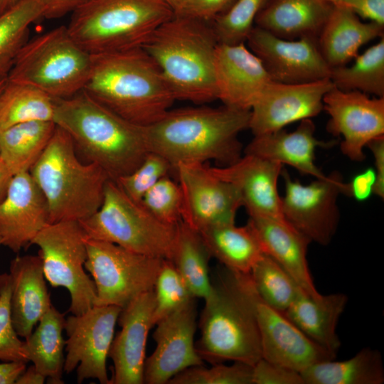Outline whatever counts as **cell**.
Listing matches in <instances>:
<instances>
[{"label": "cell", "mask_w": 384, "mask_h": 384, "mask_svg": "<svg viewBox=\"0 0 384 384\" xmlns=\"http://www.w3.org/2000/svg\"><path fill=\"white\" fill-rule=\"evenodd\" d=\"M20 0H0V16L13 8Z\"/></svg>", "instance_id": "cell-56"}, {"label": "cell", "mask_w": 384, "mask_h": 384, "mask_svg": "<svg viewBox=\"0 0 384 384\" xmlns=\"http://www.w3.org/2000/svg\"><path fill=\"white\" fill-rule=\"evenodd\" d=\"M79 223L87 238L152 257L171 259L178 224L160 221L112 179L106 183L100 208Z\"/></svg>", "instance_id": "cell-9"}, {"label": "cell", "mask_w": 384, "mask_h": 384, "mask_svg": "<svg viewBox=\"0 0 384 384\" xmlns=\"http://www.w3.org/2000/svg\"><path fill=\"white\" fill-rule=\"evenodd\" d=\"M374 158L376 180L373 193L383 199L384 198V136L371 140L366 146Z\"/></svg>", "instance_id": "cell-48"}, {"label": "cell", "mask_w": 384, "mask_h": 384, "mask_svg": "<svg viewBox=\"0 0 384 384\" xmlns=\"http://www.w3.org/2000/svg\"><path fill=\"white\" fill-rule=\"evenodd\" d=\"M121 309L114 305H95L65 319L68 339L63 370L68 374L76 369L78 383L94 378L102 384H110L107 359Z\"/></svg>", "instance_id": "cell-13"}, {"label": "cell", "mask_w": 384, "mask_h": 384, "mask_svg": "<svg viewBox=\"0 0 384 384\" xmlns=\"http://www.w3.org/2000/svg\"><path fill=\"white\" fill-rule=\"evenodd\" d=\"M43 7V18L55 19L72 14L88 0H38Z\"/></svg>", "instance_id": "cell-49"}, {"label": "cell", "mask_w": 384, "mask_h": 384, "mask_svg": "<svg viewBox=\"0 0 384 384\" xmlns=\"http://www.w3.org/2000/svg\"><path fill=\"white\" fill-rule=\"evenodd\" d=\"M55 100L26 84L6 80L0 95V130L29 121H53Z\"/></svg>", "instance_id": "cell-35"}, {"label": "cell", "mask_w": 384, "mask_h": 384, "mask_svg": "<svg viewBox=\"0 0 384 384\" xmlns=\"http://www.w3.org/2000/svg\"><path fill=\"white\" fill-rule=\"evenodd\" d=\"M86 235L79 221L47 224L32 240L39 247L45 278L53 287H63L70 293L68 311L81 314L95 305L96 288L85 272Z\"/></svg>", "instance_id": "cell-10"}, {"label": "cell", "mask_w": 384, "mask_h": 384, "mask_svg": "<svg viewBox=\"0 0 384 384\" xmlns=\"http://www.w3.org/2000/svg\"><path fill=\"white\" fill-rule=\"evenodd\" d=\"M55 127L53 121H29L0 130V158L13 175L30 171Z\"/></svg>", "instance_id": "cell-33"}, {"label": "cell", "mask_w": 384, "mask_h": 384, "mask_svg": "<svg viewBox=\"0 0 384 384\" xmlns=\"http://www.w3.org/2000/svg\"><path fill=\"white\" fill-rule=\"evenodd\" d=\"M11 294L10 274H0V360L27 363L28 360L25 351V342L19 338L11 322Z\"/></svg>", "instance_id": "cell-44"}, {"label": "cell", "mask_w": 384, "mask_h": 384, "mask_svg": "<svg viewBox=\"0 0 384 384\" xmlns=\"http://www.w3.org/2000/svg\"><path fill=\"white\" fill-rule=\"evenodd\" d=\"M53 122L87 162L97 164L113 181L132 172L149 152L145 127L112 112L83 90L55 100Z\"/></svg>", "instance_id": "cell-3"}, {"label": "cell", "mask_w": 384, "mask_h": 384, "mask_svg": "<svg viewBox=\"0 0 384 384\" xmlns=\"http://www.w3.org/2000/svg\"><path fill=\"white\" fill-rule=\"evenodd\" d=\"M315 124L311 119L300 121L297 129L288 132L284 129L254 136L244 149V154H252L289 165L303 175L320 178L325 174L315 163L316 148H330L335 140L323 141L315 137Z\"/></svg>", "instance_id": "cell-25"}, {"label": "cell", "mask_w": 384, "mask_h": 384, "mask_svg": "<svg viewBox=\"0 0 384 384\" xmlns=\"http://www.w3.org/2000/svg\"><path fill=\"white\" fill-rule=\"evenodd\" d=\"M333 6H345L353 10L361 0H325Z\"/></svg>", "instance_id": "cell-54"}, {"label": "cell", "mask_w": 384, "mask_h": 384, "mask_svg": "<svg viewBox=\"0 0 384 384\" xmlns=\"http://www.w3.org/2000/svg\"><path fill=\"white\" fill-rule=\"evenodd\" d=\"M384 37V26L363 22L351 9L334 6L318 37L319 49L331 68L346 65L363 45Z\"/></svg>", "instance_id": "cell-27"}, {"label": "cell", "mask_w": 384, "mask_h": 384, "mask_svg": "<svg viewBox=\"0 0 384 384\" xmlns=\"http://www.w3.org/2000/svg\"><path fill=\"white\" fill-rule=\"evenodd\" d=\"M210 258L200 233L182 220L178 223L171 260L196 298L206 299L213 292Z\"/></svg>", "instance_id": "cell-34"}, {"label": "cell", "mask_w": 384, "mask_h": 384, "mask_svg": "<svg viewBox=\"0 0 384 384\" xmlns=\"http://www.w3.org/2000/svg\"><path fill=\"white\" fill-rule=\"evenodd\" d=\"M2 245V241H1V239L0 238V245Z\"/></svg>", "instance_id": "cell-58"}, {"label": "cell", "mask_w": 384, "mask_h": 384, "mask_svg": "<svg viewBox=\"0 0 384 384\" xmlns=\"http://www.w3.org/2000/svg\"><path fill=\"white\" fill-rule=\"evenodd\" d=\"M216 100L223 105L250 110L272 80L260 60L245 46L218 43L214 57Z\"/></svg>", "instance_id": "cell-21"}, {"label": "cell", "mask_w": 384, "mask_h": 384, "mask_svg": "<svg viewBox=\"0 0 384 384\" xmlns=\"http://www.w3.org/2000/svg\"><path fill=\"white\" fill-rule=\"evenodd\" d=\"M83 91L112 112L143 127L159 119L176 100L159 68L142 48L92 55Z\"/></svg>", "instance_id": "cell-2"}, {"label": "cell", "mask_w": 384, "mask_h": 384, "mask_svg": "<svg viewBox=\"0 0 384 384\" xmlns=\"http://www.w3.org/2000/svg\"><path fill=\"white\" fill-rule=\"evenodd\" d=\"M304 384H383L384 366L381 353L370 347L343 361L329 359L300 372Z\"/></svg>", "instance_id": "cell-32"}, {"label": "cell", "mask_w": 384, "mask_h": 384, "mask_svg": "<svg viewBox=\"0 0 384 384\" xmlns=\"http://www.w3.org/2000/svg\"><path fill=\"white\" fill-rule=\"evenodd\" d=\"M375 180V170L372 168L367 169L346 183V196L353 197L358 201H366L373 193Z\"/></svg>", "instance_id": "cell-47"}, {"label": "cell", "mask_w": 384, "mask_h": 384, "mask_svg": "<svg viewBox=\"0 0 384 384\" xmlns=\"http://www.w3.org/2000/svg\"><path fill=\"white\" fill-rule=\"evenodd\" d=\"M171 171L174 169L165 158L149 151L132 172L115 181L129 198L141 202L144 194Z\"/></svg>", "instance_id": "cell-43"}, {"label": "cell", "mask_w": 384, "mask_h": 384, "mask_svg": "<svg viewBox=\"0 0 384 384\" xmlns=\"http://www.w3.org/2000/svg\"><path fill=\"white\" fill-rule=\"evenodd\" d=\"M284 218L311 242L326 246L332 240L339 223L338 198L347 193V184L337 171L304 185L282 168Z\"/></svg>", "instance_id": "cell-12"}, {"label": "cell", "mask_w": 384, "mask_h": 384, "mask_svg": "<svg viewBox=\"0 0 384 384\" xmlns=\"http://www.w3.org/2000/svg\"><path fill=\"white\" fill-rule=\"evenodd\" d=\"M65 314L52 305L40 319L36 330L24 341L28 361L48 379V383H64L62 376L65 361V340L63 337Z\"/></svg>", "instance_id": "cell-31"}, {"label": "cell", "mask_w": 384, "mask_h": 384, "mask_svg": "<svg viewBox=\"0 0 384 384\" xmlns=\"http://www.w3.org/2000/svg\"><path fill=\"white\" fill-rule=\"evenodd\" d=\"M247 223L264 253L277 262L305 294L319 297L321 294L314 285L306 257L311 241L284 218L250 217Z\"/></svg>", "instance_id": "cell-24"}, {"label": "cell", "mask_w": 384, "mask_h": 384, "mask_svg": "<svg viewBox=\"0 0 384 384\" xmlns=\"http://www.w3.org/2000/svg\"><path fill=\"white\" fill-rule=\"evenodd\" d=\"M347 303L348 296L343 293L314 298L299 289L284 314L311 341L336 356L341 346L337 325Z\"/></svg>", "instance_id": "cell-29"}, {"label": "cell", "mask_w": 384, "mask_h": 384, "mask_svg": "<svg viewBox=\"0 0 384 384\" xmlns=\"http://www.w3.org/2000/svg\"><path fill=\"white\" fill-rule=\"evenodd\" d=\"M351 66L332 68L330 80L342 91H359L384 97V37L358 55Z\"/></svg>", "instance_id": "cell-36"}, {"label": "cell", "mask_w": 384, "mask_h": 384, "mask_svg": "<svg viewBox=\"0 0 384 384\" xmlns=\"http://www.w3.org/2000/svg\"><path fill=\"white\" fill-rule=\"evenodd\" d=\"M23 361H4L0 363V384L15 383L26 368Z\"/></svg>", "instance_id": "cell-51"}, {"label": "cell", "mask_w": 384, "mask_h": 384, "mask_svg": "<svg viewBox=\"0 0 384 384\" xmlns=\"http://www.w3.org/2000/svg\"><path fill=\"white\" fill-rule=\"evenodd\" d=\"M13 176L0 158V203L6 196Z\"/></svg>", "instance_id": "cell-53"}, {"label": "cell", "mask_w": 384, "mask_h": 384, "mask_svg": "<svg viewBox=\"0 0 384 384\" xmlns=\"http://www.w3.org/2000/svg\"><path fill=\"white\" fill-rule=\"evenodd\" d=\"M46 378L39 373L33 365L30 366L18 378L16 384H43Z\"/></svg>", "instance_id": "cell-52"}, {"label": "cell", "mask_w": 384, "mask_h": 384, "mask_svg": "<svg viewBox=\"0 0 384 384\" xmlns=\"http://www.w3.org/2000/svg\"><path fill=\"white\" fill-rule=\"evenodd\" d=\"M198 233L211 257L230 271L250 273L264 255L259 239L248 223L244 226H237L235 223L217 225Z\"/></svg>", "instance_id": "cell-30"}, {"label": "cell", "mask_w": 384, "mask_h": 384, "mask_svg": "<svg viewBox=\"0 0 384 384\" xmlns=\"http://www.w3.org/2000/svg\"><path fill=\"white\" fill-rule=\"evenodd\" d=\"M246 43L273 82L301 84L330 79L331 69L321 54L317 38L287 40L254 26Z\"/></svg>", "instance_id": "cell-16"}, {"label": "cell", "mask_w": 384, "mask_h": 384, "mask_svg": "<svg viewBox=\"0 0 384 384\" xmlns=\"http://www.w3.org/2000/svg\"><path fill=\"white\" fill-rule=\"evenodd\" d=\"M6 80H4V81H1L0 82V95L6 83Z\"/></svg>", "instance_id": "cell-57"}, {"label": "cell", "mask_w": 384, "mask_h": 384, "mask_svg": "<svg viewBox=\"0 0 384 384\" xmlns=\"http://www.w3.org/2000/svg\"><path fill=\"white\" fill-rule=\"evenodd\" d=\"M251 299L260 334L262 358L299 372L316 363L336 358L307 337L284 312L265 302L252 282Z\"/></svg>", "instance_id": "cell-19"}, {"label": "cell", "mask_w": 384, "mask_h": 384, "mask_svg": "<svg viewBox=\"0 0 384 384\" xmlns=\"http://www.w3.org/2000/svg\"><path fill=\"white\" fill-rule=\"evenodd\" d=\"M333 87L330 79L301 84L271 81L250 110L248 129L257 136L311 119L323 110V98Z\"/></svg>", "instance_id": "cell-18"}, {"label": "cell", "mask_w": 384, "mask_h": 384, "mask_svg": "<svg viewBox=\"0 0 384 384\" xmlns=\"http://www.w3.org/2000/svg\"><path fill=\"white\" fill-rule=\"evenodd\" d=\"M174 171L182 193L181 220L184 223L199 232L235 223L242 204L233 185L215 176L206 163L180 164Z\"/></svg>", "instance_id": "cell-14"}, {"label": "cell", "mask_w": 384, "mask_h": 384, "mask_svg": "<svg viewBox=\"0 0 384 384\" xmlns=\"http://www.w3.org/2000/svg\"><path fill=\"white\" fill-rule=\"evenodd\" d=\"M29 172L46 199L49 223L91 216L101 206L110 179L97 164L78 157L72 139L57 125Z\"/></svg>", "instance_id": "cell-6"}, {"label": "cell", "mask_w": 384, "mask_h": 384, "mask_svg": "<svg viewBox=\"0 0 384 384\" xmlns=\"http://www.w3.org/2000/svg\"><path fill=\"white\" fill-rule=\"evenodd\" d=\"M85 269L96 288L95 305L123 308L139 294L153 289L163 259L86 238Z\"/></svg>", "instance_id": "cell-11"}, {"label": "cell", "mask_w": 384, "mask_h": 384, "mask_svg": "<svg viewBox=\"0 0 384 384\" xmlns=\"http://www.w3.org/2000/svg\"><path fill=\"white\" fill-rule=\"evenodd\" d=\"M172 9L174 14L179 13L188 0H164Z\"/></svg>", "instance_id": "cell-55"}, {"label": "cell", "mask_w": 384, "mask_h": 384, "mask_svg": "<svg viewBox=\"0 0 384 384\" xmlns=\"http://www.w3.org/2000/svg\"><path fill=\"white\" fill-rule=\"evenodd\" d=\"M236 0H188L177 15L186 16L211 22L227 11Z\"/></svg>", "instance_id": "cell-46"}, {"label": "cell", "mask_w": 384, "mask_h": 384, "mask_svg": "<svg viewBox=\"0 0 384 384\" xmlns=\"http://www.w3.org/2000/svg\"><path fill=\"white\" fill-rule=\"evenodd\" d=\"M153 291L155 299L153 326L196 298L172 261L168 259H163L161 262Z\"/></svg>", "instance_id": "cell-39"}, {"label": "cell", "mask_w": 384, "mask_h": 384, "mask_svg": "<svg viewBox=\"0 0 384 384\" xmlns=\"http://www.w3.org/2000/svg\"><path fill=\"white\" fill-rule=\"evenodd\" d=\"M141 203L154 217L167 225H176L181 221V190L178 183L169 175L144 194Z\"/></svg>", "instance_id": "cell-42"}, {"label": "cell", "mask_w": 384, "mask_h": 384, "mask_svg": "<svg viewBox=\"0 0 384 384\" xmlns=\"http://www.w3.org/2000/svg\"><path fill=\"white\" fill-rule=\"evenodd\" d=\"M268 0H236L225 13L210 22L218 43H246L255 21Z\"/></svg>", "instance_id": "cell-40"}, {"label": "cell", "mask_w": 384, "mask_h": 384, "mask_svg": "<svg viewBox=\"0 0 384 384\" xmlns=\"http://www.w3.org/2000/svg\"><path fill=\"white\" fill-rule=\"evenodd\" d=\"M353 11L360 18L384 26V0H361Z\"/></svg>", "instance_id": "cell-50"}, {"label": "cell", "mask_w": 384, "mask_h": 384, "mask_svg": "<svg viewBox=\"0 0 384 384\" xmlns=\"http://www.w3.org/2000/svg\"><path fill=\"white\" fill-rule=\"evenodd\" d=\"M211 281L213 292L204 299L198 322V355L211 365L238 361L254 366L262 358V350L249 273L225 267Z\"/></svg>", "instance_id": "cell-4"}, {"label": "cell", "mask_w": 384, "mask_h": 384, "mask_svg": "<svg viewBox=\"0 0 384 384\" xmlns=\"http://www.w3.org/2000/svg\"><path fill=\"white\" fill-rule=\"evenodd\" d=\"M323 110L329 116L327 132L342 136L341 153L351 161H363L364 147L384 136V97H370L359 91H342L334 86L323 98Z\"/></svg>", "instance_id": "cell-15"}, {"label": "cell", "mask_w": 384, "mask_h": 384, "mask_svg": "<svg viewBox=\"0 0 384 384\" xmlns=\"http://www.w3.org/2000/svg\"><path fill=\"white\" fill-rule=\"evenodd\" d=\"M283 165L258 156L245 154L235 162L209 166L219 178L238 191L250 217L284 218L277 182Z\"/></svg>", "instance_id": "cell-23"}, {"label": "cell", "mask_w": 384, "mask_h": 384, "mask_svg": "<svg viewBox=\"0 0 384 384\" xmlns=\"http://www.w3.org/2000/svg\"><path fill=\"white\" fill-rule=\"evenodd\" d=\"M252 384H304L300 372L261 358L252 366Z\"/></svg>", "instance_id": "cell-45"}, {"label": "cell", "mask_w": 384, "mask_h": 384, "mask_svg": "<svg viewBox=\"0 0 384 384\" xmlns=\"http://www.w3.org/2000/svg\"><path fill=\"white\" fill-rule=\"evenodd\" d=\"M196 298L159 321L154 326L156 346L146 358L144 383L167 384L183 370L202 366L194 336L197 329Z\"/></svg>", "instance_id": "cell-17"}, {"label": "cell", "mask_w": 384, "mask_h": 384, "mask_svg": "<svg viewBox=\"0 0 384 384\" xmlns=\"http://www.w3.org/2000/svg\"><path fill=\"white\" fill-rule=\"evenodd\" d=\"M333 7L325 0H268L255 26L287 40L317 38Z\"/></svg>", "instance_id": "cell-28"}, {"label": "cell", "mask_w": 384, "mask_h": 384, "mask_svg": "<svg viewBox=\"0 0 384 384\" xmlns=\"http://www.w3.org/2000/svg\"><path fill=\"white\" fill-rule=\"evenodd\" d=\"M155 305L153 289L144 292L122 308L117 322L121 327L111 344L113 362L110 384H143L148 334L153 327Z\"/></svg>", "instance_id": "cell-20"}, {"label": "cell", "mask_w": 384, "mask_h": 384, "mask_svg": "<svg viewBox=\"0 0 384 384\" xmlns=\"http://www.w3.org/2000/svg\"><path fill=\"white\" fill-rule=\"evenodd\" d=\"M38 0H20L0 16V82L6 80L18 54L28 40L31 25L42 18Z\"/></svg>", "instance_id": "cell-37"}, {"label": "cell", "mask_w": 384, "mask_h": 384, "mask_svg": "<svg viewBox=\"0 0 384 384\" xmlns=\"http://www.w3.org/2000/svg\"><path fill=\"white\" fill-rule=\"evenodd\" d=\"M91 63L92 55L62 26L28 39L7 80L33 86L54 100L67 99L84 90Z\"/></svg>", "instance_id": "cell-8"}, {"label": "cell", "mask_w": 384, "mask_h": 384, "mask_svg": "<svg viewBox=\"0 0 384 384\" xmlns=\"http://www.w3.org/2000/svg\"><path fill=\"white\" fill-rule=\"evenodd\" d=\"M249 274L259 297L282 312L289 307L301 289L290 275L265 253Z\"/></svg>", "instance_id": "cell-38"}, {"label": "cell", "mask_w": 384, "mask_h": 384, "mask_svg": "<svg viewBox=\"0 0 384 384\" xmlns=\"http://www.w3.org/2000/svg\"><path fill=\"white\" fill-rule=\"evenodd\" d=\"M9 274L12 325L18 336L26 338L52 306L41 257H16L11 262Z\"/></svg>", "instance_id": "cell-26"}, {"label": "cell", "mask_w": 384, "mask_h": 384, "mask_svg": "<svg viewBox=\"0 0 384 384\" xmlns=\"http://www.w3.org/2000/svg\"><path fill=\"white\" fill-rule=\"evenodd\" d=\"M218 44L210 22L174 14L142 48L159 68L176 100L203 104L216 100Z\"/></svg>", "instance_id": "cell-5"}, {"label": "cell", "mask_w": 384, "mask_h": 384, "mask_svg": "<svg viewBox=\"0 0 384 384\" xmlns=\"http://www.w3.org/2000/svg\"><path fill=\"white\" fill-rule=\"evenodd\" d=\"M164 0H88L71 14L67 28L91 55L142 48L174 15Z\"/></svg>", "instance_id": "cell-7"}, {"label": "cell", "mask_w": 384, "mask_h": 384, "mask_svg": "<svg viewBox=\"0 0 384 384\" xmlns=\"http://www.w3.org/2000/svg\"><path fill=\"white\" fill-rule=\"evenodd\" d=\"M168 384H252V366L233 361L231 365L213 364L206 368H188L172 378Z\"/></svg>", "instance_id": "cell-41"}, {"label": "cell", "mask_w": 384, "mask_h": 384, "mask_svg": "<svg viewBox=\"0 0 384 384\" xmlns=\"http://www.w3.org/2000/svg\"><path fill=\"white\" fill-rule=\"evenodd\" d=\"M49 223L45 196L29 171L13 176L0 203V238L14 252L31 245L36 235Z\"/></svg>", "instance_id": "cell-22"}, {"label": "cell", "mask_w": 384, "mask_h": 384, "mask_svg": "<svg viewBox=\"0 0 384 384\" xmlns=\"http://www.w3.org/2000/svg\"><path fill=\"white\" fill-rule=\"evenodd\" d=\"M250 110L223 105L169 110L145 127L149 151L180 164L215 161L222 166L242 156L239 134L249 128Z\"/></svg>", "instance_id": "cell-1"}]
</instances>
